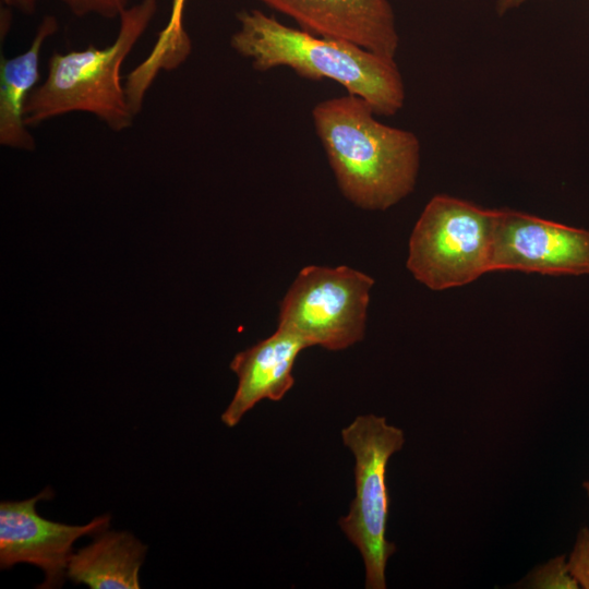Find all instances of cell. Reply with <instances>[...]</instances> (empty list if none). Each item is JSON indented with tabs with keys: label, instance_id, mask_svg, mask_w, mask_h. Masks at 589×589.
<instances>
[{
	"label": "cell",
	"instance_id": "1",
	"mask_svg": "<svg viewBox=\"0 0 589 589\" xmlns=\"http://www.w3.org/2000/svg\"><path fill=\"white\" fill-rule=\"evenodd\" d=\"M363 98L347 94L312 109L315 132L339 190L356 206L385 211L414 189L420 142L411 131L375 118Z\"/></svg>",
	"mask_w": 589,
	"mask_h": 589
},
{
	"label": "cell",
	"instance_id": "2",
	"mask_svg": "<svg viewBox=\"0 0 589 589\" xmlns=\"http://www.w3.org/2000/svg\"><path fill=\"white\" fill-rule=\"evenodd\" d=\"M231 48L257 71L287 67L301 77L328 79L366 100L377 116H393L405 104L404 80L395 60L353 43L289 27L260 10L237 13Z\"/></svg>",
	"mask_w": 589,
	"mask_h": 589
},
{
	"label": "cell",
	"instance_id": "3",
	"mask_svg": "<svg viewBox=\"0 0 589 589\" xmlns=\"http://www.w3.org/2000/svg\"><path fill=\"white\" fill-rule=\"evenodd\" d=\"M157 0H141L119 16L118 34L103 48L53 52L45 81L25 106L28 128L71 112L93 115L110 130L130 128L135 115L130 106L121 68L157 12Z\"/></svg>",
	"mask_w": 589,
	"mask_h": 589
},
{
	"label": "cell",
	"instance_id": "4",
	"mask_svg": "<svg viewBox=\"0 0 589 589\" xmlns=\"http://www.w3.org/2000/svg\"><path fill=\"white\" fill-rule=\"evenodd\" d=\"M497 209L434 195L411 232L407 268L432 290L472 283L490 272Z\"/></svg>",
	"mask_w": 589,
	"mask_h": 589
},
{
	"label": "cell",
	"instance_id": "5",
	"mask_svg": "<svg viewBox=\"0 0 589 589\" xmlns=\"http://www.w3.org/2000/svg\"><path fill=\"white\" fill-rule=\"evenodd\" d=\"M341 437L354 457L356 493L348 515L338 524L362 556L364 587L385 589L386 564L396 552L395 543L386 538L390 503L386 467L393 454L402 448L405 435L384 417L365 414L344 428Z\"/></svg>",
	"mask_w": 589,
	"mask_h": 589
},
{
	"label": "cell",
	"instance_id": "6",
	"mask_svg": "<svg viewBox=\"0 0 589 589\" xmlns=\"http://www.w3.org/2000/svg\"><path fill=\"white\" fill-rule=\"evenodd\" d=\"M374 280L348 266L303 267L279 306L278 326L309 346L342 350L364 337Z\"/></svg>",
	"mask_w": 589,
	"mask_h": 589
},
{
	"label": "cell",
	"instance_id": "7",
	"mask_svg": "<svg viewBox=\"0 0 589 589\" xmlns=\"http://www.w3.org/2000/svg\"><path fill=\"white\" fill-rule=\"evenodd\" d=\"M589 274V231L508 208L497 209L490 272Z\"/></svg>",
	"mask_w": 589,
	"mask_h": 589
},
{
	"label": "cell",
	"instance_id": "8",
	"mask_svg": "<svg viewBox=\"0 0 589 589\" xmlns=\"http://www.w3.org/2000/svg\"><path fill=\"white\" fill-rule=\"evenodd\" d=\"M53 496L45 489L25 501L0 503V567L28 563L41 568L45 580L39 588L61 587L67 576L72 545L81 537L98 534L110 522V515L95 517L83 526H72L43 518L36 503Z\"/></svg>",
	"mask_w": 589,
	"mask_h": 589
},
{
	"label": "cell",
	"instance_id": "9",
	"mask_svg": "<svg viewBox=\"0 0 589 589\" xmlns=\"http://www.w3.org/2000/svg\"><path fill=\"white\" fill-rule=\"evenodd\" d=\"M314 35L353 43L395 60L399 35L388 0H260Z\"/></svg>",
	"mask_w": 589,
	"mask_h": 589
},
{
	"label": "cell",
	"instance_id": "10",
	"mask_svg": "<svg viewBox=\"0 0 589 589\" xmlns=\"http://www.w3.org/2000/svg\"><path fill=\"white\" fill-rule=\"evenodd\" d=\"M308 347L296 333L277 327L269 337L238 352L230 363L238 386L221 421L233 428L261 400H280L294 384L292 369L297 357Z\"/></svg>",
	"mask_w": 589,
	"mask_h": 589
},
{
	"label": "cell",
	"instance_id": "11",
	"mask_svg": "<svg viewBox=\"0 0 589 589\" xmlns=\"http://www.w3.org/2000/svg\"><path fill=\"white\" fill-rule=\"evenodd\" d=\"M59 29L53 15L43 17L28 48L0 61V144L33 151L35 139L25 123V106L38 86L40 53L45 41Z\"/></svg>",
	"mask_w": 589,
	"mask_h": 589
},
{
	"label": "cell",
	"instance_id": "12",
	"mask_svg": "<svg viewBox=\"0 0 589 589\" xmlns=\"http://www.w3.org/2000/svg\"><path fill=\"white\" fill-rule=\"evenodd\" d=\"M147 548L124 531H103L73 553L67 576L92 589H139V572Z\"/></svg>",
	"mask_w": 589,
	"mask_h": 589
},
{
	"label": "cell",
	"instance_id": "13",
	"mask_svg": "<svg viewBox=\"0 0 589 589\" xmlns=\"http://www.w3.org/2000/svg\"><path fill=\"white\" fill-rule=\"evenodd\" d=\"M187 0H172L170 17L158 34L146 59L132 70V82L148 89L160 71L173 70L190 56L191 40L183 27V9Z\"/></svg>",
	"mask_w": 589,
	"mask_h": 589
},
{
	"label": "cell",
	"instance_id": "14",
	"mask_svg": "<svg viewBox=\"0 0 589 589\" xmlns=\"http://www.w3.org/2000/svg\"><path fill=\"white\" fill-rule=\"evenodd\" d=\"M525 587L540 589H578L580 586L570 574L565 555L556 556L536 567L527 577Z\"/></svg>",
	"mask_w": 589,
	"mask_h": 589
},
{
	"label": "cell",
	"instance_id": "15",
	"mask_svg": "<svg viewBox=\"0 0 589 589\" xmlns=\"http://www.w3.org/2000/svg\"><path fill=\"white\" fill-rule=\"evenodd\" d=\"M70 12L79 17L98 15L105 19L119 17L130 7L131 0H61Z\"/></svg>",
	"mask_w": 589,
	"mask_h": 589
},
{
	"label": "cell",
	"instance_id": "16",
	"mask_svg": "<svg viewBox=\"0 0 589 589\" xmlns=\"http://www.w3.org/2000/svg\"><path fill=\"white\" fill-rule=\"evenodd\" d=\"M567 566L579 586L589 589V527L578 531Z\"/></svg>",
	"mask_w": 589,
	"mask_h": 589
},
{
	"label": "cell",
	"instance_id": "17",
	"mask_svg": "<svg viewBox=\"0 0 589 589\" xmlns=\"http://www.w3.org/2000/svg\"><path fill=\"white\" fill-rule=\"evenodd\" d=\"M7 8L15 9L24 14H33L38 0H1Z\"/></svg>",
	"mask_w": 589,
	"mask_h": 589
},
{
	"label": "cell",
	"instance_id": "18",
	"mask_svg": "<svg viewBox=\"0 0 589 589\" xmlns=\"http://www.w3.org/2000/svg\"><path fill=\"white\" fill-rule=\"evenodd\" d=\"M527 0H497L495 4V10L498 15H504L510 10H514L521 4H524Z\"/></svg>",
	"mask_w": 589,
	"mask_h": 589
},
{
	"label": "cell",
	"instance_id": "19",
	"mask_svg": "<svg viewBox=\"0 0 589 589\" xmlns=\"http://www.w3.org/2000/svg\"><path fill=\"white\" fill-rule=\"evenodd\" d=\"M582 486H584V489H585V491L587 493L588 500H589V481H585L582 483Z\"/></svg>",
	"mask_w": 589,
	"mask_h": 589
},
{
	"label": "cell",
	"instance_id": "20",
	"mask_svg": "<svg viewBox=\"0 0 589 589\" xmlns=\"http://www.w3.org/2000/svg\"><path fill=\"white\" fill-rule=\"evenodd\" d=\"M588 2H589V0H588Z\"/></svg>",
	"mask_w": 589,
	"mask_h": 589
}]
</instances>
